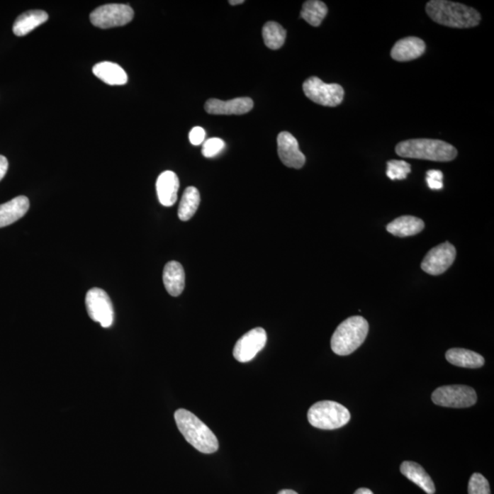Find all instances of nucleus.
<instances>
[{
  "instance_id": "f03ea898",
  "label": "nucleus",
  "mask_w": 494,
  "mask_h": 494,
  "mask_svg": "<svg viewBox=\"0 0 494 494\" xmlns=\"http://www.w3.org/2000/svg\"><path fill=\"white\" fill-rule=\"evenodd\" d=\"M179 432L187 442L204 454H212L218 451L219 442L213 431L191 412L178 409L174 414Z\"/></svg>"
},
{
  "instance_id": "f257e3e1",
  "label": "nucleus",
  "mask_w": 494,
  "mask_h": 494,
  "mask_svg": "<svg viewBox=\"0 0 494 494\" xmlns=\"http://www.w3.org/2000/svg\"><path fill=\"white\" fill-rule=\"evenodd\" d=\"M426 11L437 23L457 29L476 27L481 18L476 9L446 0L430 1L426 6Z\"/></svg>"
},
{
  "instance_id": "72a5a7b5",
  "label": "nucleus",
  "mask_w": 494,
  "mask_h": 494,
  "mask_svg": "<svg viewBox=\"0 0 494 494\" xmlns=\"http://www.w3.org/2000/svg\"><path fill=\"white\" fill-rule=\"evenodd\" d=\"M279 494H298V493H296L295 490H282L281 492H279Z\"/></svg>"
},
{
  "instance_id": "cd10ccee",
  "label": "nucleus",
  "mask_w": 494,
  "mask_h": 494,
  "mask_svg": "<svg viewBox=\"0 0 494 494\" xmlns=\"http://www.w3.org/2000/svg\"><path fill=\"white\" fill-rule=\"evenodd\" d=\"M225 141L218 137L210 138L206 141H204L203 147V155L206 158H213L221 153L223 150L225 149Z\"/></svg>"
},
{
  "instance_id": "473e14b6",
  "label": "nucleus",
  "mask_w": 494,
  "mask_h": 494,
  "mask_svg": "<svg viewBox=\"0 0 494 494\" xmlns=\"http://www.w3.org/2000/svg\"><path fill=\"white\" fill-rule=\"evenodd\" d=\"M229 3L232 6H235V5H239V4H243V3H245V1H244V0H230Z\"/></svg>"
},
{
  "instance_id": "c85d7f7f",
  "label": "nucleus",
  "mask_w": 494,
  "mask_h": 494,
  "mask_svg": "<svg viewBox=\"0 0 494 494\" xmlns=\"http://www.w3.org/2000/svg\"><path fill=\"white\" fill-rule=\"evenodd\" d=\"M427 184L431 190H442L443 188V173L437 169L427 172Z\"/></svg>"
},
{
  "instance_id": "0eeeda50",
  "label": "nucleus",
  "mask_w": 494,
  "mask_h": 494,
  "mask_svg": "<svg viewBox=\"0 0 494 494\" xmlns=\"http://www.w3.org/2000/svg\"><path fill=\"white\" fill-rule=\"evenodd\" d=\"M434 404L440 407L465 408L476 404V392L471 386H445L439 387L431 395Z\"/></svg>"
},
{
  "instance_id": "c756f323",
  "label": "nucleus",
  "mask_w": 494,
  "mask_h": 494,
  "mask_svg": "<svg viewBox=\"0 0 494 494\" xmlns=\"http://www.w3.org/2000/svg\"><path fill=\"white\" fill-rule=\"evenodd\" d=\"M206 130L201 127H195L191 129L190 134H189V138H190L191 143L194 145V146H199L201 143L204 142L206 140Z\"/></svg>"
},
{
  "instance_id": "aec40b11",
  "label": "nucleus",
  "mask_w": 494,
  "mask_h": 494,
  "mask_svg": "<svg viewBox=\"0 0 494 494\" xmlns=\"http://www.w3.org/2000/svg\"><path fill=\"white\" fill-rule=\"evenodd\" d=\"M401 473L407 477L412 483L417 484L427 494H434L436 492L435 485L427 471L422 466L413 461H404L400 467Z\"/></svg>"
},
{
  "instance_id": "bb28decb",
  "label": "nucleus",
  "mask_w": 494,
  "mask_h": 494,
  "mask_svg": "<svg viewBox=\"0 0 494 494\" xmlns=\"http://www.w3.org/2000/svg\"><path fill=\"white\" fill-rule=\"evenodd\" d=\"M468 494H490V484L485 477L474 473L468 481Z\"/></svg>"
},
{
  "instance_id": "f8f14e48",
  "label": "nucleus",
  "mask_w": 494,
  "mask_h": 494,
  "mask_svg": "<svg viewBox=\"0 0 494 494\" xmlns=\"http://www.w3.org/2000/svg\"><path fill=\"white\" fill-rule=\"evenodd\" d=\"M278 152L283 164L288 168L301 169L306 162L298 140L288 132H281L278 137Z\"/></svg>"
},
{
  "instance_id": "4be33fe9",
  "label": "nucleus",
  "mask_w": 494,
  "mask_h": 494,
  "mask_svg": "<svg viewBox=\"0 0 494 494\" xmlns=\"http://www.w3.org/2000/svg\"><path fill=\"white\" fill-rule=\"evenodd\" d=\"M446 359L453 366L464 368H480L484 366V358L477 352L461 348L449 349L446 352Z\"/></svg>"
},
{
  "instance_id": "9b49d317",
  "label": "nucleus",
  "mask_w": 494,
  "mask_h": 494,
  "mask_svg": "<svg viewBox=\"0 0 494 494\" xmlns=\"http://www.w3.org/2000/svg\"><path fill=\"white\" fill-rule=\"evenodd\" d=\"M266 330L262 328L251 330L239 339L234 348V357L240 363L253 360L266 344Z\"/></svg>"
},
{
  "instance_id": "39448f33",
  "label": "nucleus",
  "mask_w": 494,
  "mask_h": 494,
  "mask_svg": "<svg viewBox=\"0 0 494 494\" xmlns=\"http://www.w3.org/2000/svg\"><path fill=\"white\" fill-rule=\"evenodd\" d=\"M308 422L317 429L332 430L345 426L351 414L344 405L335 401H320L308 412Z\"/></svg>"
},
{
  "instance_id": "423d86ee",
  "label": "nucleus",
  "mask_w": 494,
  "mask_h": 494,
  "mask_svg": "<svg viewBox=\"0 0 494 494\" xmlns=\"http://www.w3.org/2000/svg\"><path fill=\"white\" fill-rule=\"evenodd\" d=\"M305 96L313 102L335 108L342 103L344 90L338 84H325L316 77L308 78L303 84Z\"/></svg>"
},
{
  "instance_id": "393cba45",
  "label": "nucleus",
  "mask_w": 494,
  "mask_h": 494,
  "mask_svg": "<svg viewBox=\"0 0 494 494\" xmlns=\"http://www.w3.org/2000/svg\"><path fill=\"white\" fill-rule=\"evenodd\" d=\"M263 38L269 49L279 50L284 45L287 31L278 22L269 21L263 28Z\"/></svg>"
},
{
  "instance_id": "2eb2a0df",
  "label": "nucleus",
  "mask_w": 494,
  "mask_h": 494,
  "mask_svg": "<svg viewBox=\"0 0 494 494\" xmlns=\"http://www.w3.org/2000/svg\"><path fill=\"white\" fill-rule=\"evenodd\" d=\"M179 188V181L176 173L171 171L162 172L156 184L159 203L166 207L175 204L178 199Z\"/></svg>"
},
{
  "instance_id": "4468645a",
  "label": "nucleus",
  "mask_w": 494,
  "mask_h": 494,
  "mask_svg": "<svg viewBox=\"0 0 494 494\" xmlns=\"http://www.w3.org/2000/svg\"><path fill=\"white\" fill-rule=\"evenodd\" d=\"M426 52V43L417 37L398 40L391 50L392 58L398 62H409L421 57Z\"/></svg>"
},
{
  "instance_id": "a878e982",
  "label": "nucleus",
  "mask_w": 494,
  "mask_h": 494,
  "mask_svg": "<svg viewBox=\"0 0 494 494\" xmlns=\"http://www.w3.org/2000/svg\"><path fill=\"white\" fill-rule=\"evenodd\" d=\"M411 172V166L405 160H390L387 162L386 175L392 181L405 179Z\"/></svg>"
},
{
  "instance_id": "ddd939ff",
  "label": "nucleus",
  "mask_w": 494,
  "mask_h": 494,
  "mask_svg": "<svg viewBox=\"0 0 494 494\" xmlns=\"http://www.w3.org/2000/svg\"><path fill=\"white\" fill-rule=\"evenodd\" d=\"M204 108L210 115L239 116L250 112L254 108V102L249 97H237L229 101L212 99L207 101Z\"/></svg>"
},
{
  "instance_id": "dca6fc26",
  "label": "nucleus",
  "mask_w": 494,
  "mask_h": 494,
  "mask_svg": "<svg viewBox=\"0 0 494 494\" xmlns=\"http://www.w3.org/2000/svg\"><path fill=\"white\" fill-rule=\"evenodd\" d=\"M30 201L26 196H18L0 206V228L11 225L26 215Z\"/></svg>"
},
{
  "instance_id": "412c9836",
  "label": "nucleus",
  "mask_w": 494,
  "mask_h": 494,
  "mask_svg": "<svg viewBox=\"0 0 494 494\" xmlns=\"http://www.w3.org/2000/svg\"><path fill=\"white\" fill-rule=\"evenodd\" d=\"M49 15L43 11H29L18 16L13 25L16 36L22 37L29 34L40 25L48 21Z\"/></svg>"
},
{
  "instance_id": "2f4dec72",
  "label": "nucleus",
  "mask_w": 494,
  "mask_h": 494,
  "mask_svg": "<svg viewBox=\"0 0 494 494\" xmlns=\"http://www.w3.org/2000/svg\"><path fill=\"white\" fill-rule=\"evenodd\" d=\"M354 494H374L372 490L369 489H366V488H361V489H358L357 492L354 493Z\"/></svg>"
},
{
  "instance_id": "1a4fd4ad",
  "label": "nucleus",
  "mask_w": 494,
  "mask_h": 494,
  "mask_svg": "<svg viewBox=\"0 0 494 494\" xmlns=\"http://www.w3.org/2000/svg\"><path fill=\"white\" fill-rule=\"evenodd\" d=\"M86 305L88 315L99 322L103 328H109L114 323V307L109 296L105 291L99 288H91L87 292Z\"/></svg>"
},
{
  "instance_id": "6ab92c4d",
  "label": "nucleus",
  "mask_w": 494,
  "mask_h": 494,
  "mask_svg": "<svg viewBox=\"0 0 494 494\" xmlns=\"http://www.w3.org/2000/svg\"><path fill=\"white\" fill-rule=\"evenodd\" d=\"M424 228L425 223L422 220L410 215L398 217L386 226V230L390 234L398 237H412L420 234Z\"/></svg>"
},
{
  "instance_id": "b1692460",
  "label": "nucleus",
  "mask_w": 494,
  "mask_h": 494,
  "mask_svg": "<svg viewBox=\"0 0 494 494\" xmlns=\"http://www.w3.org/2000/svg\"><path fill=\"white\" fill-rule=\"evenodd\" d=\"M328 13L325 3L319 0H308L302 6L301 17L313 27H319Z\"/></svg>"
},
{
  "instance_id": "a211bd4d",
  "label": "nucleus",
  "mask_w": 494,
  "mask_h": 494,
  "mask_svg": "<svg viewBox=\"0 0 494 494\" xmlns=\"http://www.w3.org/2000/svg\"><path fill=\"white\" fill-rule=\"evenodd\" d=\"M163 283L169 294L178 297L185 287V272L184 267L176 261L167 264L163 271Z\"/></svg>"
},
{
  "instance_id": "9d476101",
  "label": "nucleus",
  "mask_w": 494,
  "mask_h": 494,
  "mask_svg": "<svg viewBox=\"0 0 494 494\" xmlns=\"http://www.w3.org/2000/svg\"><path fill=\"white\" fill-rule=\"evenodd\" d=\"M456 258L454 245L445 242L432 248L425 257L421 269L423 271L432 276H439L451 266Z\"/></svg>"
},
{
  "instance_id": "6e6552de",
  "label": "nucleus",
  "mask_w": 494,
  "mask_h": 494,
  "mask_svg": "<svg viewBox=\"0 0 494 494\" xmlns=\"http://www.w3.org/2000/svg\"><path fill=\"white\" fill-rule=\"evenodd\" d=\"M133 9L125 4L101 6L90 14L91 22L101 29L124 26L133 20Z\"/></svg>"
},
{
  "instance_id": "7c9ffc66",
  "label": "nucleus",
  "mask_w": 494,
  "mask_h": 494,
  "mask_svg": "<svg viewBox=\"0 0 494 494\" xmlns=\"http://www.w3.org/2000/svg\"><path fill=\"white\" fill-rule=\"evenodd\" d=\"M9 162L8 159L4 156L0 155V181L5 177L6 173L8 172Z\"/></svg>"
},
{
  "instance_id": "7ed1b4c3",
  "label": "nucleus",
  "mask_w": 494,
  "mask_h": 494,
  "mask_svg": "<svg viewBox=\"0 0 494 494\" xmlns=\"http://www.w3.org/2000/svg\"><path fill=\"white\" fill-rule=\"evenodd\" d=\"M395 152L402 158L448 162L455 159L458 151L445 141L417 138L402 141L395 147Z\"/></svg>"
},
{
  "instance_id": "f3484780",
  "label": "nucleus",
  "mask_w": 494,
  "mask_h": 494,
  "mask_svg": "<svg viewBox=\"0 0 494 494\" xmlns=\"http://www.w3.org/2000/svg\"><path fill=\"white\" fill-rule=\"evenodd\" d=\"M94 74L109 86H124L128 77L124 69L111 62H102L94 66Z\"/></svg>"
},
{
  "instance_id": "5701e85b",
  "label": "nucleus",
  "mask_w": 494,
  "mask_h": 494,
  "mask_svg": "<svg viewBox=\"0 0 494 494\" xmlns=\"http://www.w3.org/2000/svg\"><path fill=\"white\" fill-rule=\"evenodd\" d=\"M201 196L199 191L195 187H188L182 195L179 203L178 215L181 221H189L197 212L200 206Z\"/></svg>"
},
{
  "instance_id": "20e7f679",
  "label": "nucleus",
  "mask_w": 494,
  "mask_h": 494,
  "mask_svg": "<svg viewBox=\"0 0 494 494\" xmlns=\"http://www.w3.org/2000/svg\"><path fill=\"white\" fill-rule=\"evenodd\" d=\"M369 324L364 318L354 316L342 322L333 333L332 349L335 354L346 357L357 351L366 341Z\"/></svg>"
}]
</instances>
